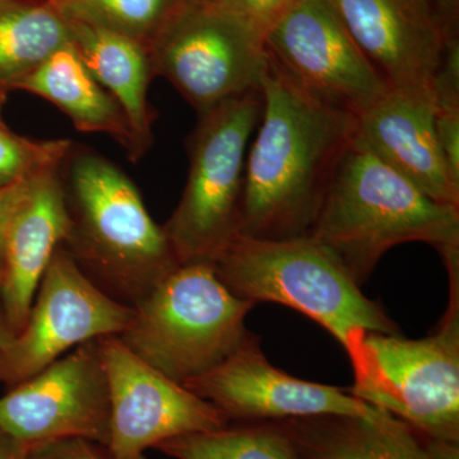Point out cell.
<instances>
[{
  "label": "cell",
  "mask_w": 459,
  "mask_h": 459,
  "mask_svg": "<svg viewBox=\"0 0 459 459\" xmlns=\"http://www.w3.org/2000/svg\"><path fill=\"white\" fill-rule=\"evenodd\" d=\"M389 90L434 101V80L455 30L433 0H329Z\"/></svg>",
  "instance_id": "cell-14"
},
{
  "label": "cell",
  "mask_w": 459,
  "mask_h": 459,
  "mask_svg": "<svg viewBox=\"0 0 459 459\" xmlns=\"http://www.w3.org/2000/svg\"><path fill=\"white\" fill-rule=\"evenodd\" d=\"M298 459H429L421 435L391 413L282 420Z\"/></svg>",
  "instance_id": "cell-18"
},
{
  "label": "cell",
  "mask_w": 459,
  "mask_h": 459,
  "mask_svg": "<svg viewBox=\"0 0 459 459\" xmlns=\"http://www.w3.org/2000/svg\"><path fill=\"white\" fill-rule=\"evenodd\" d=\"M262 115L247 153L238 237H309L358 117L329 107L292 82L268 56Z\"/></svg>",
  "instance_id": "cell-1"
},
{
  "label": "cell",
  "mask_w": 459,
  "mask_h": 459,
  "mask_svg": "<svg viewBox=\"0 0 459 459\" xmlns=\"http://www.w3.org/2000/svg\"><path fill=\"white\" fill-rule=\"evenodd\" d=\"M13 337L14 333L12 331L11 325H9L4 301H3L2 287H0V349L11 342Z\"/></svg>",
  "instance_id": "cell-29"
},
{
  "label": "cell",
  "mask_w": 459,
  "mask_h": 459,
  "mask_svg": "<svg viewBox=\"0 0 459 459\" xmlns=\"http://www.w3.org/2000/svg\"><path fill=\"white\" fill-rule=\"evenodd\" d=\"M262 108L255 91L199 115L188 140L186 188L162 226L179 265L213 264L238 237L247 153Z\"/></svg>",
  "instance_id": "cell-7"
},
{
  "label": "cell",
  "mask_w": 459,
  "mask_h": 459,
  "mask_svg": "<svg viewBox=\"0 0 459 459\" xmlns=\"http://www.w3.org/2000/svg\"><path fill=\"white\" fill-rule=\"evenodd\" d=\"M253 301L223 285L212 263L180 264L133 307L120 341L153 369L184 385L228 360L250 332Z\"/></svg>",
  "instance_id": "cell-5"
},
{
  "label": "cell",
  "mask_w": 459,
  "mask_h": 459,
  "mask_svg": "<svg viewBox=\"0 0 459 459\" xmlns=\"http://www.w3.org/2000/svg\"><path fill=\"white\" fill-rule=\"evenodd\" d=\"M356 140L429 198L459 205V181L437 140L433 100L386 91L359 115Z\"/></svg>",
  "instance_id": "cell-15"
},
{
  "label": "cell",
  "mask_w": 459,
  "mask_h": 459,
  "mask_svg": "<svg viewBox=\"0 0 459 459\" xmlns=\"http://www.w3.org/2000/svg\"><path fill=\"white\" fill-rule=\"evenodd\" d=\"M26 459H111L101 444L71 437L30 446Z\"/></svg>",
  "instance_id": "cell-24"
},
{
  "label": "cell",
  "mask_w": 459,
  "mask_h": 459,
  "mask_svg": "<svg viewBox=\"0 0 459 459\" xmlns=\"http://www.w3.org/2000/svg\"><path fill=\"white\" fill-rule=\"evenodd\" d=\"M132 316L133 307L93 285L62 244L42 276L25 325L0 349V385L11 388L80 344L119 336Z\"/></svg>",
  "instance_id": "cell-9"
},
{
  "label": "cell",
  "mask_w": 459,
  "mask_h": 459,
  "mask_svg": "<svg viewBox=\"0 0 459 459\" xmlns=\"http://www.w3.org/2000/svg\"><path fill=\"white\" fill-rule=\"evenodd\" d=\"M108 400L111 459H146L144 452L181 435L231 424L210 402L141 360L117 336L100 338Z\"/></svg>",
  "instance_id": "cell-12"
},
{
  "label": "cell",
  "mask_w": 459,
  "mask_h": 459,
  "mask_svg": "<svg viewBox=\"0 0 459 459\" xmlns=\"http://www.w3.org/2000/svg\"><path fill=\"white\" fill-rule=\"evenodd\" d=\"M69 27L81 59L122 108L134 143L131 161H140L153 144L156 120L155 108L148 101V87L156 77L150 50L141 42L98 27L77 22H69Z\"/></svg>",
  "instance_id": "cell-17"
},
{
  "label": "cell",
  "mask_w": 459,
  "mask_h": 459,
  "mask_svg": "<svg viewBox=\"0 0 459 459\" xmlns=\"http://www.w3.org/2000/svg\"><path fill=\"white\" fill-rule=\"evenodd\" d=\"M13 90L56 105L80 132L110 135L132 159L134 143L122 108L93 77L72 42L48 57Z\"/></svg>",
  "instance_id": "cell-19"
},
{
  "label": "cell",
  "mask_w": 459,
  "mask_h": 459,
  "mask_svg": "<svg viewBox=\"0 0 459 459\" xmlns=\"http://www.w3.org/2000/svg\"><path fill=\"white\" fill-rule=\"evenodd\" d=\"M0 428L29 446L71 437L107 446L110 400L100 338L11 386L0 397Z\"/></svg>",
  "instance_id": "cell-11"
},
{
  "label": "cell",
  "mask_w": 459,
  "mask_h": 459,
  "mask_svg": "<svg viewBox=\"0 0 459 459\" xmlns=\"http://www.w3.org/2000/svg\"><path fill=\"white\" fill-rule=\"evenodd\" d=\"M74 144L68 138L29 140L0 124V188L56 170Z\"/></svg>",
  "instance_id": "cell-23"
},
{
  "label": "cell",
  "mask_w": 459,
  "mask_h": 459,
  "mask_svg": "<svg viewBox=\"0 0 459 459\" xmlns=\"http://www.w3.org/2000/svg\"><path fill=\"white\" fill-rule=\"evenodd\" d=\"M433 3L437 11H439V13L442 14L446 25L453 29L455 13H457L458 9V0H433Z\"/></svg>",
  "instance_id": "cell-30"
},
{
  "label": "cell",
  "mask_w": 459,
  "mask_h": 459,
  "mask_svg": "<svg viewBox=\"0 0 459 459\" xmlns=\"http://www.w3.org/2000/svg\"><path fill=\"white\" fill-rule=\"evenodd\" d=\"M69 230L63 247L96 287L134 307L179 265L134 181L98 151L74 144L59 168Z\"/></svg>",
  "instance_id": "cell-2"
},
{
  "label": "cell",
  "mask_w": 459,
  "mask_h": 459,
  "mask_svg": "<svg viewBox=\"0 0 459 459\" xmlns=\"http://www.w3.org/2000/svg\"><path fill=\"white\" fill-rule=\"evenodd\" d=\"M30 446L0 428V459H26Z\"/></svg>",
  "instance_id": "cell-28"
},
{
  "label": "cell",
  "mask_w": 459,
  "mask_h": 459,
  "mask_svg": "<svg viewBox=\"0 0 459 459\" xmlns=\"http://www.w3.org/2000/svg\"><path fill=\"white\" fill-rule=\"evenodd\" d=\"M310 237L340 259L358 285L391 247L422 241L444 262L459 258V205L437 204L360 142L346 151Z\"/></svg>",
  "instance_id": "cell-3"
},
{
  "label": "cell",
  "mask_w": 459,
  "mask_h": 459,
  "mask_svg": "<svg viewBox=\"0 0 459 459\" xmlns=\"http://www.w3.org/2000/svg\"><path fill=\"white\" fill-rule=\"evenodd\" d=\"M59 169L30 180L5 231L0 287L14 336L25 325L42 276L68 235Z\"/></svg>",
  "instance_id": "cell-16"
},
{
  "label": "cell",
  "mask_w": 459,
  "mask_h": 459,
  "mask_svg": "<svg viewBox=\"0 0 459 459\" xmlns=\"http://www.w3.org/2000/svg\"><path fill=\"white\" fill-rule=\"evenodd\" d=\"M156 449L175 459H298L282 421L229 424L172 437Z\"/></svg>",
  "instance_id": "cell-21"
},
{
  "label": "cell",
  "mask_w": 459,
  "mask_h": 459,
  "mask_svg": "<svg viewBox=\"0 0 459 459\" xmlns=\"http://www.w3.org/2000/svg\"><path fill=\"white\" fill-rule=\"evenodd\" d=\"M264 32L214 0H180L151 41L156 75L199 115L261 91Z\"/></svg>",
  "instance_id": "cell-8"
},
{
  "label": "cell",
  "mask_w": 459,
  "mask_h": 459,
  "mask_svg": "<svg viewBox=\"0 0 459 459\" xmlns=\"http://www.w3.org/2000/svg\"><path fill=\"white\" fill-rule=\"evenodd\" d=\"M232 420L282 421L320 415L376 419L386 413L349 389L307 382L277 369L249 333L231 356L204 376L181 385Z\"/></svg>",
  "instance_id": "cell-13"
},
{
  "label": "cell",
  "mask_w": 459,
  "mask_h": 459,
  "mask_svg": "<svg viewBox=\"0 0 459 459\" xmlns=\"http://www.w3.org/2000/svg\"><path fill=\"white\" fill-rule=\"evenodd\" d=\"M424 440L425 451L429 459H459V442H448V440L428 439Z\"/></svg>",
  "instance_id": "cell-27"
},
{
  "label": "cell",
  "mask_w": 459,
  "mask_h": 459,
  "mask_svg": "<svg viewBox=\"0 0 459 459\" xmlns=\"http://www.w3.org/2000/svg\"><path fill=\"white\" fill-rule=\"evenodd\" d=\"M69 22L98 27L150 47L180 0H50Z\"/></svg>",
  "instance_id": "cell-22"
},
{
  "label": "cell",
  "mask_w": 459,
  "mask_h": 459,
  "mask_svg": "<svg viewBox=\"0 0 459 459\" xmlns=\"http://www.w3.org/2000/svg\"><path fill=\"white\" fill-rule=\"evenodd\" d=\"M71 44V27L50 0H0V91Z\"/></svg>",
  "instance_id": "cell-20"
},
{
  "label": "cell",
  "mask_w": 459,
  "mask_h": 459,
  "mask_svg": "<svg viewBox=\"0 0 459 459\" xmlns=\"http://www.w3.org/2000/svg\"><path fill=\"white\" fill-rule=\"evenodd\" d=\"M446 268L451 298L437 331L421 340L368 333L349 392L421 437L459 442V262Z\"/></svg>",
  "instance_id": "cell-6"
},
{
  "label": "cell",
  "mask_w": 459,
  "mask_h": 459,
  "mask_svg": "<svg viewBox=\"0 0 459 459\" xmlns=\"http://www.w3.org/2000/svg\"><path fill=\"white\" fill-rule=\"evenodd\" d=\"M264 41L272 62L329 107L359 117L389 90L329 0H295Z\"/></svg>",
  "instance_id": "cell-10"
},
{
  "label": "cell",
  "mask_w": 459,
  "mask_h": 459,
  "mask_svg": "<svg viewBox=\"0 0 459 459\" xmlns=\"http://www.w3.org/2000/svg\"><path fill=\"white\" fill-rule=\"evenodd\" d=\"M244 18L261 31H267L295 0H214Z\"/></svg>",
  "instance_id": "cell-25"
},
{
  "label": "cell",
  "mask_w": 459,
  "mask_h": 459,
  "mask_svg": "<svg viewBox=\"0 0 459 459\" xmlns=\"http://www.w3.org/2000/svg\"><path fill=\"white\" fill-rule=\"evenodd\" d=\"M30 180L31 179L21 181V183L7 186V188H0V261H2L3 244H4L9 220H11L14 208H16L18 202L25 193Z\"/></svg>",
  "instance_id": "cell-26"
},
{
  "label": "cell",
  "mask_w": 459,
  "mask_h": 459,
  "mask_svg": "<svg viewBox=\"0 0 459 459\" xmlns=\"http://www.w3.org/2000/svg\"><path fill=\"white\" fill-rule=\"evenodd\" d=\"M238 298L285 305L327 329L352 360L368 333L400 334L382 307L328 247L313 237L258 240L237 237L213 262Z\"/></svg>",
  "instance_id": "cell-4"
}]
</instances>
